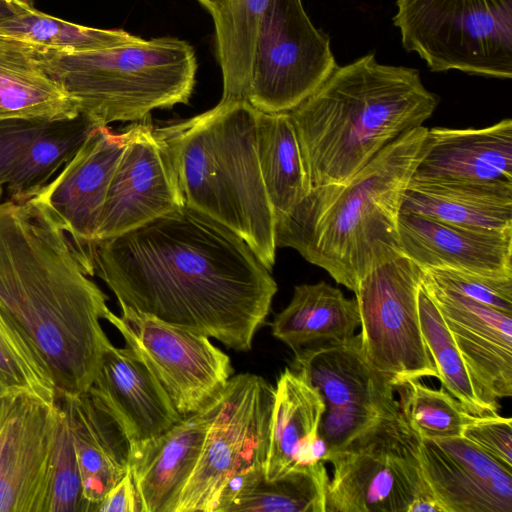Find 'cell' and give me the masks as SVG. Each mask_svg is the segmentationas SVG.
I'll return each instance as SVG.
<instances>
[{
    "instance_id": "obj_28",
    "label": "cell",
    "mask_w": 512,
    "mask_h": 512,
    "mask_svg": "<svg viewBox=\"0 0 512 512\" xmlns=\"http://www.w3.org/2000/svg\"><path fill=\"white\" fill-rule=\"evenodd\" d=\"M360 326L356 299L324 281L294 288L290 303L271 323L272 334L293 351L355 335Z\"/></svg>"
},
{
    "instance_id": "obj_32",
    "label": "cell",
    "mask_w": 512,
    "mask_h": 512,
    "mask_svg": "<svg viewBox=\"0 0 512 512\" xmlns=\"http://www.w3.org/2000/svg\"><path fill=\"white\" fill-rule=\"evenodd\" d=\"M0 35L69 53L97 51L142 40L122 29H97L58 19L37 10L32 0H25L20 10L0 27Z\"/></svg>"
},
{
    "instance_id": "obj_14",
    "label": "cell",
    "mask_w": 512,
    "mask_h": 512,
    "mask_svg": "<svg viewBox=\"0 0 512 512\" xmlns=\"http://www.w3.org/2000/svg\"><path fill=\"white\" fill-rule=\"evenodd\" d=\"M148 120L128 126L95 243L185 205L170 149Z\"/></svg>"
},
{
    "instance_id": "obj_7",
    "label": "cell",
    "mask_w": 512,
    "mask_h": 512,
    "mask_svg": "<svg viewBox=\"0 0 512 512\" xmlns=\"http://www.w3.org/2000/svg\"><path fill=\"white\" fill-rule=\"evenodd\" d=\"M401 42L432 72L511 79L512 0H397Z\"/></svg>"
},
{
    "instance_id": "obj_36",
    "label": "cell",
    "mask_w": 512,
    "mask_h": 512,
    "mask_svg": "<svg viewBox=\"0 0 512 512\" xmlns=\"http://www.w3.org/2000/svg\"><path fill=\"white\" fill-rule=\"evenodd\" d=\"M59 406L55 431L48 512H88L67 417Z\"/></svg>"
},
{
    "instance_id": "obj_37",
    "label": "cell",
    "mask_w": 512,
    "mask_h": 512,
    "mask_svg": "<svg viewBox=\"0 0 512 512\" xmlns=\"http://www.w3.org/2000/svg\"><path fill=\"white\" fill-rule=\"evenodd\" d=\"M435 285L512 314V276L483 275L455 270H423Z\"/></svg>"
},
{
    "instance_id": "obj_34",
    "label": "cell",
    "mask_w": 512,
    "mask_h": 512,
    "mask_svg": "<svg viewBox=\"0 0 512 512\" xmlns=\"http://www.w3.org/2000/svg\"><path fill=\"white\" fill-rule=\"evenodd\" d=\"M27 394L49 405L57 394L49 369L38 352L0 310V395Z\"/></svg>"
},
{
    "instance_id": "obj_9",
    "label": "cell",
    "mask_w": 512,
    "mask_h": 512,
    "mask_svg": "<svg viewBox=\"0 0 512 512\" xmlns=\"http://www.w3.org/2000/svg\"><path fill=\"white\" fill-rule=\"evenodd\" d=\"M273 402L274 387L263 377L241 373L229 379L174 512H215L230 477L265 470Z\"/></svg>"
},
{
    "instance_id": "obj_27",
    "label": "cell",
    "mask_w": 512,
    "mask_h": 512,
    "mask_svg": "<svg viewBox=\"0 0 512 512\" xmlns=\"http://www.w3.org/2000/svg\"><path fill=\"white\" fill-rule=\"evenodd\" d=\"M79 115L75 101L45 68L34 46L0 35V120L56 121Z\"/></svg>"
},
{
    "instance_id": "obj_23",
    "label": "cell",
    "mask_w": 512,
    "mask_h": 512,
    "mask_svg": "<svg viewBox=\"0 0 512 512\" xmlns=\"http://www.w3.org/2000/svg\"><path fill=\"white\" fill-rule=\"evenodd\" d=\"M325 404L315 388L292 369L274 387L264 477L268 481L325 464L327 445L319 429Z\"/></svg>"
},
{
    "instance_id": "obj_31",
    "label": "cell",
    "mask_w": 512,
    "mask_h": 512,
    "mask_svg": "<svg viewBox=\"0 0 512 512\" xmlns=\"http://www.w3.org/2000/svg\"><path fill=\"white\" fill-rule=\"evenodd\" d=\"M417 301L421 332L441 387L473 416L498 414V400L485 394L473 379L438 307L423 287L422 281Z\"/></svg>"
},
{
    "instance_id": "obj_22",
    "label": "cell",
    "mask_w": 512,
    "mask_h": 512,
    "mask_svg": "<svg viewBox=\"0 0 512 512\" xmlns=\"http://www.w3.org/2000/svg\"><path fill=\"white\" fill-rule=\"evenodd\" d=\"M398 229L403 254L422 270L512 276V234L468 229L403 212Z\"/></svg>"
},
{
    "instance_id": "obj_26",
    "label": "cell",
    "mask_w": 512,
    "mask_h": 512,
    "mask_svg": "<svg viewBox=\"0 0 512 512\" xmlns=\"http://www.w3.org/2000/svg\"><path fill=\"white\" fill-rule=\"evenodd\" d=\"M401 212L479 231L512 234V181L461 182L411 178Z\"/></svg>"
},
{
    "instance_id": "obj_39",
    "label": "cell",
    "mask_w": 512,
    "mask_h": 512,
    "mask_svg": "<svg viewBox=\"0 0 512 512\" xmlns=\"http://www.w3.org/2000/svg\"><path fill=\"white\" fill-rule=\"evenodd\" d=\"M97 512H141L130 470L96 506Z\"/></svg>"
},
{
    "instance_id": "obj_3",
    "label": "cell",
    "mask_w": 512,
    "mask_h": 512,
    "mask_svg": "<svg viewBox=\"0 0 512 512\" xmlns=\"http://www.w3.org/2000/svg\"><path fill=\"white\" fill-rule=\"evenodd\" d=\"M427 130L406 131L347 181L311 189L275 222L276 246L296 250L353 292L370 270L403 255L398 221Z\"/></svg>"
},
{
    "instance_id": "obj_41",
    "label": "cell",
    "mask_w": 512,
    "mask_h": 512,
    "mask_svg": "<svg viewBox=\"0 0 512 512\" xmlns=\"http://www.w3.org/2000/svg\"><path fill=\"white\" fill-rule=\"evenodd\" d=\"M24 1L25 0H0V27L20 10Z\"/></svg>"
},
{
    "instance_id": "obj_19",
    "label": "cell",
    "mask_w": 512,
    "mask_h": 512,
    "mask_svg": "<svg viewBox=\"0 0 512 512\" xmlns=\"http://www.w3.org/2000/svg\"><path fill=\"white\" fill-rule=\"evenodd\" d=\"M422 285L438 307L477 385L494 400L512 395V314L502 312L428 278Z\"/></svg>"
},
{
    "instance_id": "obj_13",
    "label": "cell",
    "mask_w": 512,
    "mask_h": 512,
    "mask_svg": "<svg viewBox=\"0 0 512 512\" xmlns=\"http://www.w3.org/2000/svg\"><path fill=\"white\" fill-rule=\"evenodd\" d=\"M105 320L122 335L158 379L182 418L194 414L214 399L232 377L230 357L209 337L120 306Z\"/></svg>"
},
{
    "instance_id": "obj_10",
    "label": "cell",
    "mask_w": 512,
    "mask_h": 512,
    "mask_svg": "<svg viewBox=\"0 0 512 512\" xmlns=\"http://www.w3.org/2000/svg\"><path fill=\"white\" fill-rule=\"evenodd\" d=\"M423 270L404 254L366 273L355 293L365 354L396 388L438 377L419 323Z\"/></svg>"
},
{
    "instance_id": "obj_2",
    "label": "cell",
    "mask_w": 512,
    "mask_h": 512,
    "mask_svg": "<svg viewBox=\"0 0 512 512\" xmlns=\"http://www.w3.org/2000/svg\"><path fill=\"white\" fill-rule=\"evenodd\" d=\"M57 218L32 198L0 201V310L49 369L57 401L88 392L112 344L107 295Z\"/></svg>"
},
{
    "instance_id": "obj_21",
    "label": "cell",
    "mask_w": 512,
    "mask_h": 512,
    "mask_svg": "<svg viewBox=\"0 0 512 512\" xmlns=\"http://www.w3.org/2000/svg\"><path fill=\"white\" fill-rule=\"evenodd\" d=\"M221 393L202 410L182 418L130 455V472L141 512H174L199 460Z\"/></svg>"
},
{
    "instance_id": "obj_12",
    "label": "cell",
    "mask_w": 512,
    "mask_h": 512,
    "mask_svg": "<svg viewBox=\"0 0 512 512\" xmlns=\"http://www.w3.org/2000/svg\"><path fill=\"white\" fill-rule=\"evenodd\" d=\"M291 369L324 401L319 432L327 452L377 419L400 412L395 387L370 362L359 334L294 351Z\"/></svg>"
},
{
    "instance_id": "obj_30",
    "label": "cell",
    "mask_w": 512,
    "mask_h": 512,
    "mask_svg": "<svg viewBox=\"0 0 512 512\" xmlns=\"http://www.w3.org/2000/svg\"><path fill=\"white\" fill-rule=\"evenodd\" d=\"M212 16L222 99L246 100L256 38L270 0H197Z\"/></svg>"
},
{
    "instance_id": "obj_17",
    "label": "cell",
    "mask_w": 512,
    "mask_h": 512,
    "mask_svg": "<svg viewBox=\"0 0 512 512\" xmlns=\"http://www.w3.org/2000/svg\"><path fill=\"white\" fill-rule=\"evenodd\" d=\"M79 115L68 120H0V201L36 197L70 161L94 127Z\"/></svg>"
},
{
    "instance_id": "obj_16",
    "label": "cell",
    "mask_w": 512,
    "mask_h": 512,
    "mask_svg": "<svg viewBox=\"0 0 512 512\" xmlns=\"http://www.w3.org/2000/svg\"><path fill=\"white\" fill-rule=\"evenodd\" d=\"M128 134V127L117 134L107 125L94 126L70 161L34 197L57 218L80 256L93 270L90 251Z\"/></svg>"
},
{
    "instance_id": "obj_18",
    "label": "cell",
    "mask_w": 512,
    "mask_h": 512,
    "mask_svg": "<svg viewBox=\"0 0 512 512\" xmlns=\"http://www.w3.org/2000/svg\"><path fill=\"white\" fill-rule=\"evenodd\" d=\"M419 461L446 512H512V471L462 436L420 437Z\"/></svg>"
},
{
    "instance_id": "obj_1",
    "label": "cell",
    "mask_w": 512,
    "mask_h": 512,
    "mask_svg": "<svg viewBox=\"0 0 512 512\" xmlns=\"http://www.w3.org/2000/svg\"><path fill=\"white\" fill-rule=\"evenodd\" d=\"M94 272L120 306L249 351L277 284L239 235L187 206L96 242Z\"/></svg>"
},
{
    "instance_id": "obj_6",
    "label": "cell",
    "mask_w": 512,
    "mask_h": 512,
    "mask_svg": "<svg viewBox=\"0 0 512 512\" xmlns=\"http://www.w3.org/2000/svg\"><path fill=\"white\" fill-rule=\"evenodd\" d=\"M33 46L79 113L95 126L137 122L154 109L187 104L196 82L195 50L178 38L78 53Z\"/></svg>"
},
{
    "instance_id": "obj_4",
    "label": "cell",
    "mask_w": 512,
    "mask_h": 512,
    "mask_svg": "<svg viewBox=\"0 0 512 512\" xmlns=\"http://www.w3.org/2000/svg\"><path fill=\"white\" fill-rule=\"evenodd\" d=\"M439 100L417 69L381 64L373 54L338 65L288 111L309 191L347 181L386 145L422 126Z\"/></svg>"
},
{
    "instance_id": "obj_20",
    "label": "cell",
    "mask_w": 512,
    "mask_h": 512,
    "mask_svg": "<svg viewBox=\"0 0 512 512\" xmlns=\"http://www.w3.org/2000/svg\"><path fill=\"white\" fill-rule=\"evenodd\" d=\"M88 393L121 427L131 453L182 419L158 379L127 346L108 347Z\"/></svg>"
},
{
    "instance_id": "obj_40",
    "label": "cell",
    "mask_w": 512,
    "mask_h": 512,
    "mask_svg": "<svg viewBox=\"0 0 512 512\" xmlns=\"http://www.w3.org/2000/svg\"><path fill=\"white\" fill-rule=\"evenodd\" d=\"M408 512H446L435 498H421L412 502Z\"/></svg>"
},
{
    "instance_id": "obj_35",
    "label": "cell",
    "mask_w": 512,
    "mask_h": 512,
    "mask_svg": "<svg viewBox=\"0 0 512 512\" xmlns=\"http://www.w3.org/2000/svg\"><path fill=\"white\" fill-rule=\"evenodd\" d=\"M395 391L399 394L400 412L424 439L460 437L474 417L442 387L434 389L412 380L396 387Z\"/></svg>"
},
{
    "instance_id": "obj_15",
    "label": "cell",
    "mask_w": 512,
    "mask_h": 512,
    "mask_svg": "<svg viewBox=\"0 0 512 512\" xmlns=\"http://www.w3.org/2000/svg\"><path fill=\"white\" fill-rule=\"evenodd\" d=\"M59 406L0 395V512H48Z\"/></svg>"
},
{
    "instance_id": "obj_33",
    "label": "cell",
    "mask_w": 512,
    "mask_h": 512,
    "mask_svg": "<svg viewBox=\"0 0 512 512\" xmlns=\"http://www.w3.org/2000/svg\"><path fill=\"white\" fill-rule=\"evenodd\" d=\"M329 476L325 464L268 481L243 492L226 512H326Z\"/></svg>"
},
{
    "instance_id": "obj_8",
    "label": "cell",
    "mask_w": 512,
    "mask_h": 512,
    "mask_svg": "<svg viewBox=\"0 0 512 512\" xmlns=\"http://www.w3.org/2000/svg\"><path fill=\"white\" fill-rule=\"evenodd\" d=\"M419 443L399 412L329 450L326 512H408L413 501L435 498L421 469Z\"/></svg>"
},
{
    "instance_id": "obj_25",
    "label": "cell",
    "mask_w": 512,
    "mask_h": 512,
    "mask_svg": "<svg viewBox=\"0 0 512 512\" xmlns=\"http://www.w3.org/2000/svg\"><path fill=\"white\" fill-rule=\"evenodd\" d=\"M72 434L83 495L96 506L130 470V444L115 419L86 392L58 399Z\"/></svg>"
},
{
    "instance_id": "obj_5",
    "label": "cell",
    "mask_w": 512,
    "mask_h": 512,
    "mask_svg": "<svg viewBox=\"0 0 512 512\" xmlns=\"http://www.w3.org/2000/svg\"><path fill=\"white\" fill-rule=\"evenodd\" d=\"M257 111L247 100L221 99L156 131L170 149L185 204L239 235L271 271L275 217L258 159Z\"/></svg>"
},
{
    "instance_id": "obj_38",
    "label": "cell",
    "mask_w": 512,
    "mask_h": 512,
    "mask_svg": "<svg viewBox=\"0 0 512 512\" xmlns=\"http://www.w3.org/2000/svg\"><path fill=\"white\" fill-rule=\"evenodd\" d=\"M463 438L512 471V419L499 414L474 416L464 427Z\"/></svg>"
},
{
    "instance_id": "obj_29",
    "label": "cell",
    "mask_w": 512,
    "mask_h": 512,
    "mask_svg": "<svg viewBox=\"0 0 512 512\" xmlns=\"http://www.w3.org/2000/svg\"><path fill=\"white\" fill-rule=\"evenodd\" d=\"M256 142L263 183L275 222L309 192L298 137L288 111L256 115Z\"/></svg>"
},
{
    "instance_id": "obj_11",
    "label": "cell",
    "mask_w": 512,
    "mask_h": 512,
    "mask_svg": "<svg viewBox=\"0 0 512 512\" xmlns=\"http://www.w3.org/2000/svg\"><path fill=\"white\" fill-rule=\"evenodd\" d=\"M338 66L329 37L301 0H270L261 18L247 93L257 110L290 111Z\"/></svg>"
},
{
    "instance_id": "obj_24",
    "label": "cell",
    "mask_w": 512,
    "mask_h": 512,
    "mask_svg": "<svg viewBox=\"0 0 512 512\" xmlns=\"http://www.w3.org/2000/svg\"><path fill=\"white\" fill-rule=\"evenodd\" d=\"M413 179L431 181H512V121L478 129L427 130L426 149Z\"/></svg>"
}]
</instances>
